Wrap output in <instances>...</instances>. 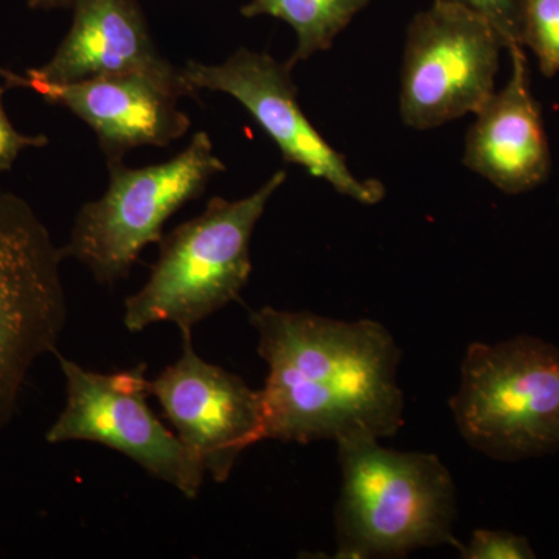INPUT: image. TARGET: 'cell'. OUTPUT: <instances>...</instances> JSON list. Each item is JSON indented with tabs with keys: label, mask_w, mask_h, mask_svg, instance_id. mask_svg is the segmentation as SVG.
I'll use <instances>...</instances> for the list:
<instances>
[{
	"label": "cell",
	"mask_w": 559,
	"mask_h": 559,
	"mask_svg": "<svg viewBox=\"0 0 559 559\" xmlns=\"http://www.w3.org/2000/svg\"><path fill=\"white\" fill-rule=\"evenodd\" d=\"M474 450L518 462L559 450V348L532 336L473 342L450 401Z\"/></svg>",
	"instance_id": "obj_4"
},
{
	"label": "cell",
	"mask_w": 559,
	"mask_h": 559,
	"mask_svg": "<svg viewBox=\"0 0 559 559\" xmlns=\"http://www.w3.org/2000/svg\"><path fill=\"white\" fill-rule=\"evenodd\" d=\"M72 9V25L53 57L28 69L25 79L68 84L117 73L180 72L154 46L138 0H73Z\"/></svg>",
	"instance_id": "obj_13"
},
{
	"label": "cell",
	"mask_w": 559,
	"mask_h": 559,
	"mask_svg": "<svg viewBox=\"0 0 559 559\" xmlns=\"http://www.w3.org/2000/svg\"><path fill=\"white\" fill-rule=\"evenodd\" d=\"M73 0H28L32 10H55L72 7Z\"/></svg>",
	"instance_id": "obj_19"
},
{
	"label": "cell",
	"mask_w": 559,
	"mask_h": 559,
	"mask_svg": "<svg viewBox=\"0 0 559 559\" xmlns=\"http://www.w3.org/2000/svg\"><path fill=\"white\" fill-rule=\"evenodd\" d=\"M108 167V190L81 207L62 248L64 259L80 261L102 285L128 278L142 250L162 240L165 223L226 170L204 131L162 164L130 168L114 162Z\"/></svg>",
	"instance_id": "obj_5"
},
{
	"label": "cell",
	"mask_w": 559,
	"mask_h": 559,
	"mask_svg": "<svg viewBox=\"0 0 559 559\" xmlns=\"http://www.w3.org/2000/svg\"><path fill=\"white\" fill-rule=\"evenodd\" d=\"M370 0H249L245 17L271 16L290 25L297 36L296 50L286 62L289 69L326 51Z\"/></svg>",
	"instance_id": "obj_14"
},
{
	"label": "cell",
	"mask_w": 559,
	"mask_h": 559,
	"mask_svg": "<svg viewBox=\"0 0 559 559\" xmlns=\"http://www.w3.org/2000/svg\"><path fill=\"white\" fill-rule=\"evenodd\" d=\"M495 25L457 3L433 0L407 28L401 69L400 116L428 131L477 112L495 95L500 51Z\"/></svg>",
	"instance_id": "obj_7"
},
{
	"label": "cell",
	"mask_w": 559,
	"mask_h": 559,
	"mask_svg": "<svg viewBox=\"0 0 559 559\" xmlns=\"http://www.w3.org/2000/svg\"><path fill=\"white\" fill-rule=\"evenodd\" d=\"M511 73L476 114L466 134L463 164L507 194L543 186L551 154L543 114L533 97L524 47H510Z\"/></svg>",
	"instance_id": "obj_12"
},
{
	"label": "cell",
	"mask_w": 559,
	"mask_h": 559,
	"mask_svg": "<svg viewBox=\"0 0 559 559\" xmlns=\"http://www.w3.org/2000/svg\"><path fill=\"white\" fill-rule=\"evenodd\" d=\"M286 178L278 170L242 200L213 198L200 216L164 235L150 278L124 301V326L139 333L175 323L191 331L237 300L252 272L253 230Z\"/></svg>",
	"instance_id": "obj_3"
},
{
	"label": "cell",
	"mask_w": 559,
	"mask_h": 559,
	"mask_svg": "<svg viewBox=\"0 0 559 559\" xmlns=\"http://www.w3.org/2000/svg\"><path fill=\"white\" fill-rule=\"evenodd\" d=\"M9 83L0 81V171H9L13 168L20 154L25 148H43L49 143L47 135L22 134L11 123L3 108V95L9 90Z\"/></svg>",
	"instance_id": "obj_18"
},
{
	"label": "cell",
	"mask_w": 559,
	"mask_h": 559,
	"mask_svg": "<svg viewBox=\"0 0 559 559\" xmlns=\"http://www.w3.org/2000/svg\"><path fill=\"white\" fill-rule=\"evenodd\" d=\"M9 86H27L51 105L69 109L98 139L108 164L139 146H167L187 134L191 121L179 98H197L182 72L175 76L131 72L68 84L40 83L3 72Z\"/></svg>",
	"instance_id": "obj_11"
},
{
	"label": "cell",
	"mask_w": 559,
	"mask_h": 559,
	"mask_svg": "<svg viewBox=\"0 0 559 559\" xmlns=\"http://www.w3.org/2000/svg\"><path fill=\"white\" fill-rule=\"evenodd\" d=\"M66 378L64 409L47 430L51 444L91 441L121 452L154 479L197 499L207 474L176 433L148 406L151 381L140 364L116 373L83 369L55 353Z\"/></svg>",
	"instance_id": "obj_8"
},
{
	"label": "cell",
	"mask_w": 559,
	"mask_h": 559,
	"mask_svg": "<svg viewBox=\"0 0 559 559\" xmlns=\"http://www.w3.org/2000/svg\"><path fill=\"white\" fill-rule=\"evenodd\" d=\"M465 559H533L535 551L524 536L514 535L506 530H476L469 543L460 546Z\"/></svg>",
	"instance_id": "obj_16"
},
{
	"label": "cell",
	"mask_w": 559,
	"mask_h": 559,
	"mask_svg": "<svg viewBox=\"0 0 559 559\" xmlns=\"http://www.w3.org/2000/svg\"><path fill=\"white\" fill-rule=\"evenodd\" d=\"M342 487L334 558H404L425 547L460 549L457 489L437 455L401 452L377 439L337 441Z\"/></svg>",
	"instance_id": "obj_2"
},
{
	"label": "cell",
	"mask_w": 559,
	"mask_h": 559,
	"mask_svg": "<svg viewBox=\"0 0 559 559\" xmlns=\"http://www.w3.org/2000/svg\"><path fill=\"white\" fill-rule=\"evenodd\" d=\"M250 323L270 369L264 440H381L403 428L401 352L384 325L271 307L253 311Z\"/></svg>",
	"instance_id": "obj_1"
},
{
	"label": "cell",
	"mask_w": 559,
	"mask_h": 559,
	"mask_svg": "<svg viewBox=\"0 0 559 559\" xmlns=\"http://www.w3.org/2000/svg\"><path fill=\"white\" fill-rule=\"evenodd\" d=\"M522 47L535 53L540 73H559V0H521Z\"/></svg>",
	"instance_id": "obj_15"
},
{
	"label": "cell",
	"mask_w": 559,
	"mask_h": 559,
	"mask_svg": "<svg viewBox=\"0 0 559 559\" xmlns=\"http://www.w3.org/2000/svg\"><path fill=\"white\" fill-rule=\"evenodd\" d=\"M62 248L27 201L0 193V432L36 360L57 353L68 320Z\"/></svg>",
	"instance_id": "obj_6"
},
{
	"label": "cell",
	"mask_w": 559,
	"mask_h": 559,
	"mask_svg": "<svg viewBox=\"0 0 559 559\" xmlns=\"http://www.w3.org/2000/svg\"><path fill=\"white\" fill-rule=\"evenodd\" d=\"M290 70L267 53L238 49L221 64L189 61L180 72L194 91L223 92L241 103L288 164L299 165L360 204L381 202L385 187L380 180L353 175L345 157L305 116Z\"/></svg>",
	"instance_id": "obj_9"
},
{
	"label": "cell",
	"mask_w": 559,
	"mask_h": 559,
	"mask_svg": "<svg viewBox=\"0 0 559 559\" xmlns=\"http://www.w3.org/2000/svg\"><path fill=\"white\" fill-rule=\"evenodd\" d=\"M457 3L476 11L487 17L509 50L513 46H522L521 38V0H444Z\"/></svg>",
	"instance_id": "obj_17"
},
{
	"label": "cell",
	"mask_w": 559,
	"mask_h": 559,
	"mask_svg": "<svg viewBox=\"0 0 559 559\" xmlns=\"http://www.w3.org/2000/svg\"><path fill=\"white\" fill-rule=\"evenodd\" d=\"M182 342L179 359L151 381V395L205 474L224 484L242 452L264 441L263 393L202 359L191 331H182Z\"/></svg>",
	"instance_id": "obj_10"
}]
</instances>
